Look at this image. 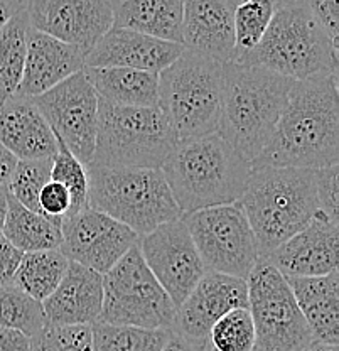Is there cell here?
Segmentation results:
<instances>
[{
	"label": "cell",
	"mask_w": 339,
	"mask_h": 351,
	"mask_svg": "<svg viewBox=\"0 0 339 351\" xmlns=\"http://www.w3.org/2000/svg\"><path fill=\"white\" fill-rule=\"evenodd\" d=\"M338 73L295 82L264 151L260 167L321 169L339 162Z\"/></svg>",
	"instance_id": "6da1fadb"
},
{
	"label": "cell",
	"mask_w": 339,
	"mask_h": 351,
	"mask_svg": "<svg viewBox=\"0 0 339 351\" xmlns=\"http://www.w3.org/2000/svg\"><path fill=\"white\" fill-rule=\"evenodd\" d=\"M182 217L238 203L251 166L220 134L179 141L160 167Z\"/></svg>",
	"instance_id": "7a4b0ae2"
},
{
	"label": "cell",
	"mask_w": 339,
	"mask_h": 351,
	"mask_svg": "<svg viewBox=\"0 0 339 351\" xmlns=\"http://www.w3.org/2000/svg\"><path fill=\"white\" fill-rule=\"evenodd\" d=\"M238 204L257 240L258 255L267 257L321 213L316 169H251Z\"/></svg>",
	"instance_id": "3957f363"
},
{
	"label": "cell",
	"mask_w": 339,
	"mask_h": 351,
	"mask_svg": "<svg viewBox=\"0 0 339 351\" xmlns=\"http://www.w3.org/2000/svg\"><path fill=\"white\" fill-rule=\"evenodd\" d=\"M294 80L258 66L223 64L218 134L251 164L264 151L286 107Z\"/></svg>",
	"instance_id": "277c9868"
},
{
	"label": "cell",
	"mask_w": 339,
	"mask_h": 351,
	"mask_svg": "<svg viewBox=\"0 0 339 351\" xmlns=\"http://www.w3.org/2000/svg\"><path fill=\"white\" fill-rule=\"evenodd\" d=\"M233 63L304 82L338 73V46L301 0H282L264 39Z\"/></svg>",
	"instance_id": "5b68a950"
},
{
	"label": "cell",
	"mask_w": 339,
	"mask_h": 351,
	"mask_svg": "<svg viewBox=\"0 0 339 351\" xmlns=\"http://www.w3.org/2000/svg\"><path fill=\"white\" fill-rule=\"evenodd\" d=\"M158 108L177 141L216 134L223 101V63L184 49L158 75Z\"/></svg>",
	"instance_id": "8992f818"
},
{
	"label": "cell",
	"mask_w": 339,
	"mask_h": 351,
	"mask_svg": "<svg viewBox=\"0 0 339 351\" xmlns=\"http://www.w3.org/2000/svg\"><path fill=\"white\" fill-rule=\"evenodd\" d=\"M86 173L88 208L108 215L138 237L182 218L160 169L90 166Z\"/></svg>",
	"instance_id": "52a82bcc"
},
{
	"label": "cell",
	"mask_w": 339,
	"mask_h": 351,
	"mask_svg": "<svg viewBox=\"0 0 339 351\" xmlns=\"http://www.w3.org/2000/svg\"><path fill=\"white\" fill-rule=\"evenodd\" d=\"M177 142L158 107H118L98 100L97 141L90 166L160 169Z\"/></svg>",
	"instance_id": "ba28073f"
},
{
	"label": "cell",
	"mask_w": 339,
	"mask_h": 351,
	"mask_svg": "<svg viewBox=\"0 0 339 351\" xmlns=\"http://www.w3.org/2000/svg\"><path fill=\"white\" fill-rule=\"evenodd\" d=\"M177 307L145 263L138 243L103 276L98 321L115 326L171 329Z\"/></svg>",
	"instance_id": "9c48e42d"
},
{
	"label": "cell",
	"mask_w": 339,
	"mask_h": 351,
	"mask_svg": "<svg viewBox=\"0 0 339 351\" xmlns=\"http://www.w3.org/2000/svg\"><path fill=\"white\" fill-rule=\"evenodd\" d=\"M255 351H301L314 341L286 277L258 258L247 277Z\"/></svg>",
	"instance_id": "30bf717a"
},
{
	"label": "cell",
	"mask_w": 339,
	"mask_h": 351,
	"mask_svg": "<svg viewBox=\"0 0 339 351\" xmlns=\"http://www.w3.org/2000/svg\"><path fill=\"white\" fill-rule=\"evenodd\" d=\"M181 219L208 272L247 280L260 255L249 219L238 203L204 208Z\"/></svg>",
	"instance_id": "8fae6325"
},
{
	"label": "cell",
	"mask_w": 339,
	"mask_h": 351,
	"mask_svg": "<svg viewBox=\"0 0 339 351\" xmlns=\"http://www.w3.org/2000/svg\"><path fill=\"white\" fill-rule=\"evenodd\" d=\"M31 100L49 123L54 137L88 167L97 141L98 95L85 69Z\"/></svg>",
	"instance_id": "7c38bea8"
},
{
	"label": "cell",
	"mask_w": 339,
	"mask_h": 351,
	"mask_svg": "<svg viewBox=\"0 0 339 351\" xmlns=\"http://www.w3.org/2000/svg\"><path fill=\"white\" fill-rule=\"evenodd\" d=\"M145 263L176 307L208 272L182 219L164 223L138 240Z\"/></svg>",
	"instance_id": "4fadbf2b"
},
{
	"label": "cell",
	"mask_w": 339,
	"mask_h": 351,
	"mask_svg": "<svg viewBox=\"0 0 339 351\" xmlns=\"http://www.w3.org/2000/svg\"><path fill=\"white\" fill-rule=\"evenodd\" d=\"M61 235L60 250L64 257L101 276L140 240L125 225L88 206L63 219Z\"/></svg>",
	"instance_id": "5bb4252c"
},
{
	"label": "cell",
	"mask_w": 339,
	"mask_h": 351,
	"mask_svg": "<svg viewBox=\"0 0 339 351\" xmlns=\"http://www.w3.org/2000/svg\"><path fill=\"white\" fill-rule=\"evenodd\" d=\"M238 307H249L247 280L206 272L186 301L177 307L171 331L199 351H213L210 343L211 328L226 313Z\"/></svg>",
	"instance_id": "9a60e30c"
},
{
	"label": "cell",
	"mask_w": 339,
	"mask_h": 351,
	"mask_svg": "<svg viewBox=\"0 0 339 351\" xmlns=\"http://www.w3.org/2000/svg\"><path fill=\"white\" fill-rule=\"evenodd\" d=\"M31 27L88 51L113 25L110 0H27Z\"/></svg>",
	"instance_id": "2e32d148"
},
{
	"label": "cell",
	"mask_w": 339,
	"mask_h": 351,
	"mask_svg": "<svg viewBox=\"0 0 339 351\" xmlns=\"http://www.w3.org/2000/svg\"><path fill=\"white\" fill-rule=\"evenodd\" d=\"M338 221L319 213L264 257L284 277H321L338 270Z\"/></svg>",
	"instance_id": "e0dca14e"
},
{
	"label": "cell",
	"mask_w": 339,
	"mask_h": 351,
	"mask_svg": "<svg viewBox=\"0 0 339 351\" xmlns=\"http://www.w3.org/2000/svg\"><path fill=\"white\" fill-rule=\"evenodd\" d=\"M182 51V44L112 27L88 51L85 68H130L159 75L181 56Z\"/></svg>",
	"instance_id": "ac0fdd59"
},
{
	"label": "cell",
	"mask_w": 339,
	"mask_h": 351,
	"mask_svg": "<svg viewBox=\"0 0 339 351\" xmlns=\"http://www.w3.org/2000/svg\"><path fill=\"white\" fill-rule=\"evenodd\" d=\"M242 0H184L182 46L220 63L231 61L235 47V9Z\"/></svg>",
	"instance_id": "d6986e66"
},
{
	"label": "cell",
	"mask_w": 339,
	"mask_h": 351,
	"mask_svg": "<svg viewBox=\"0 0 339 351\" xmlns=\"http://www.w3.org/2000/svg\"><path fill=\"white\" fill-rule=\"evenodd\" d=\"M86 53L29 25L23 80L14 95L34 98L85 69Z\"/></svg>",
	"instance_id": "ffe728a7"
},
{
	"label": "cell",
	"mask_w": 339,
	"mask_h": 351,
	"mask_svg": "<svg viewBox=\"0 0 339 351\" xmlns=\"http://www.w3.org/2000/svg\"><path fill=\"white\" fill-rule=\"evenodd\" d=\"M103 306V276L79 263L69 262L63 280L42 301L46 323L79 326L98 321Z\"/></svg>",
	"instance_id": "44dd1931"
},
{
	"label": "cell",
	"mask_w": 339,
	"mask_h": 351,
	"mask_svg": "<svg viewBox=\"0 0 339 351\" xmlns=\"http://www.w3.org/2000/svg\"><path fill=\"white\" fill-rule=\"evenodd\" d=\"M0 144L17 160L53 159L58 142L31 98L10 97L0 105Z\"/></svg>",
	"instance_id": "7402d4cb"
},
{
	"label": "cell",
	"mask_w": 339,
	"mask_h": 351,
	"mask_svg": "<svg viewBox=\"0 0 339 351\" xmlns=\"http://www.w3.org/2000/svg\"><path fill=\"white\" fill-rule=\"evenodd\" d=\"M295 302L316 341H339V276L333 270L321 277H286Z\"/></svg>",
	"instance_id": "603a6c76"
},
{
	"label": "cell",
	"mask_w": 339,
	"mask_h": 351,
	"mask_svg": "<svg viewBox=\"0 0 339 351\" xmlns=\"http://www.w3.org/2000/svg\"><path fill=\"white\" fill-rule=\"evenodd\" d=\"M184 0H110L113 29H129L182 44Z\"/></svg>",
	"instance_id": "cb8c5ba5"
},
{
	"label": "cell",
	"mask_w": 339,
	"mask_h": 351,
	"mask_svg": "<svg viewBox=\"0 0 339 351\" xmlns=\"http://www.w3.org/2000/svg\"><path fill=\"white\" fill-rule=\"evenodd\" d=\"M98 100L118 107H158V73L130 68H85Z\"/></svg>",
	"instance_id": "d4e9b609"
},
{
	"label": "cell",
	"mask_w": 339,
	"mask_h": 351,
	"mask_svg": "<svg viewBox=\"0 0 339 351\" xmlns=\"http://www.w3.org/2000/svg\"><path fill=\"white\" fill-rule=\"evenodd\" d=\"M2 237L23 254L60 250L63 241L60 221L27 210L10 195L7 196V217Z\"/></svg>",
	"instance_id": "484cf974"
},
{
	"label": "cell",
	"mask_w": 339,
	"mask_h": 351,
	"mask_svg": "<svg viewBox=\"0 0 339 351\" xmlns=\"http://www.w3.org/2000/svg\"><path fill=\"white\" fill-rule=\"evenodd\" d=\"M69 261L61 250H41L23 254L14 285L29 298L42 302L49 298L63 280Z\"/></svg>",
	"instance_id": "4316f807"
},
{
	"label": "cell",
	"mask_w": 339,
	"mask_h": 351,
	"mask_svg": "<svg viewBox=\"0 0 339 351\" xmlns=\"http://www.w3.org/2000/svg\"><path fill=\"white\" fill-rule=\"evenodd\" d=\"M27 12L21 10L0 31V98L14 97L23 80L27 53Z\"/></svg>",
	"instance_id": "83f0119b"
},
{
	"label": "cell",
	"mask_w": 339,
	"mask_h": 351,
	"mask_svg": "<svg viewBox=\"0 0 339 351\" xmlns=\"http://www.w3.org/2000/svg\"><path fill=\"white\" fill-rule=\"evenodd\" d=\"M171 329H144L95 321L91 324V351H160Z\"/></svg>",
	"instance_id": "f1b7e54d"
},
{
	"label": "cell",
	"mask_w": 339,
	"mask_h": 351,
	"mask_svg": "<svg viewBox=\"0 0 339 351\" xmlns=\"http://www.w3.org/2000/svg\"><path fill=\"white\" fill-rule=\"evenodd\" d=\"M282 0H242L235 9V47L231 61L240 60L250 53L264 39L273 19L277 7Z\"/></svg>",
	"instance_id": "f546056e"
},
{
	"label": "cell",
	"mask_w": 339,
	"mask_h": 351,
	"mask_svg": "<svg viewBox=\"0 0 339 351\" xmlns=\"http://www.w3.org/2000/svg\"><path fill=\"white\" fill-rule=\"evenodd\" d=\"M46 324L42 302L29 298L16 285H0V328L16 329L31 338Z\"/></svg>",
	"instance_id": "4dcf8cb0"
},
{
	"label": "cell",
	"mask_w": 339,
	"mask_h": 351,
	"mask_svg": "<svg viewBox=\"0 0 339 351\" xmlns=\"http://www.w3.org/2000/svg\"><path fill=\"white\" fill-rule=\"evenodd\" d=\"M213 351H255V326L249 307H238L216 321L210 332Z\"/></svg>",
	"instance_id": "1f68e13d"
},
{
	"label": "cell",
	"mask_w": 339,
	"mask_h": 351,
	"mask_svg": "<svg viewBox=\"0 0 339 351\" xmlns=\"http://www.w3.org/2000/svg\"><path fill=\"white\" fill-rule=\"evenodd\" d=\"M53 159L17 160V166L5 184L7 193L31 211H39L41 189L51 181Z\"/></svg>",
	"instance_id": "d6a6232c"
},
{
	"label": "cell",
	"mask_w": 339,
	"mask_h": 351,
	"mask_svg": "<svg viewBox=\"0 0 339 351\" xmlns=\"http://www.w3.org/2000/svg\"><path fill=\"white\" fill-rule=\"evenodd\" d=\"M58 151L54 154L53 162H51V181H56L63 184L71 195V210L68 217H73L78 211L85 210L86 197H88V173L86 166H83L66 145L58 141Z\"/></svg>",
	"instance_id": "836d02e7"
},
{
	"label": "cell",
	"mask_w": 339,
	"mask_h": 351,
	"mask_svg": "<svg viewBox=\"0 0 339 351\" xmlns=\"http://www.w3.org/2000/svg\"><path fill=\"white\" fill-rule=\"evenodd\" d=\"M29 351H91V324L56 326L46 323L29 338Z\"/></svg>",
	"instance_id": "e575fe53"
},
{
	"label": "cell",
	"mask_w": 339,
	"mask_h": 351,
	"mask_svg": "<svg viewBox=\"0 0 339 351\" xmlns=\"http://www.w3.org/2000/svg\"><path fill=\"white\" fill-rule=\"evenodd\" d=\"M339 167L327 166L316 169V186H317V199H319L321 213L327 218L338 221L339 217Z\"/></svg>",
	"instance_id": "d590c367"
},
{
	"label": "cell",
	"mask_w": 339,
	"mask_h": 351,
	"mask_svg": "<svg viewBox=\"0 0 339 351\" xmlns=\"http://www.w3.org/2000/svg\"><path fill=\"white\" fill-rule=\"evenodd\" d=\"M71 210V195L63 184L49 181L39 195V211L54 221L63 223Z\"/></svg>",
	"instance_id": "8d00e7d4"
},
{
	"label": "cell",
	"mask_w": 339,
	"mask_h": 351,
	"mask_svg": "<svg viewBox=\"0 0 339 351\" xmlns=\"http://www.w3.org/2000/svg\"><path fill=\"white\" fill-rule=\"evenodd\" d=\"M317 22L323 25L329 39L338 46V31H339V0H301Z\"/></svg>",
	"instance_id": "74e56055"
},
{
	"label": "cell",
	"mask_w": 339,
	"mask_h": 351,
	"mask_svg": "<svg viewBox=\"0 0 339 351\" xmlns=\"http://www.w3.org/2000/svg\"><path fill=\"white\" fill-rule=\"evenodd\" d=\"M21 258H23V252L17 250L2 237L0 239V285H10L14 282Z\"/></svg>",
	"instance_id": "f35d334b"
},
{
	"label": "cell",
	"mask_w": 339,
	"mask_h": 351,
	"mask_svg": "<svg viewBox=\"0 0 339 351\" xmlns=\"http://www.w3.org/2000/svg\"><path fill=\"white\" fill-rule=\"evenodd\" d=\"M0 351H29V338L16 329L0 328Z\"/></svg>",
	"instance_id": "ab89813d"
},
{
	"label": "cell",
	"mask_w": 339,
	"mask_h": 351,
	"mask_svg": "<svg viewBox=\"0 0 339 351\" xmlns=\"http://www.w3.org/2000/svg\"><path fill=\"white\" fill-rule=\"evenodd\" d=\"M17 166V157L10 154L0 144V186H5L9 182L10 176Z\"/></svg>",
	"instance_id": "60d3db41"
},
{
	"label": "cell",
	"mask_w": 339,
	"mask_h": 351,
	"mask_svg": "<svg viewBox=\"0 0 339 351\" xmlns=\"http://www.w3.org/2000/svg\"><path fill=\"white\" fill-rule=\"evenodd\" d=\"M25 9V0H0V31L16 14Z\"/></svg>",
	"instance_id": "b9f144b4"
},
{
	"label": "cell",
	"mask_w": 339,
	"mask_h": 351,
	"mask_svg": "<svg viewBox=\"0 0 339 351\" xmlns=\"http://www.w3.org/2000/svg\"><path fill=\"white\" fill-rule=\"evenodd\" d=\"M160 351H199V350L196 348V346H192L189 341H186L184 338H181L179 335H176L174 331H171L166 345H164V348Z\"/></svg>",
	"instance_id": "7bdbcfd3"
},
{
	"label": "cell",
	"mask_w": 339,
	"mask_h": 351,
	"mask_svg": "<svg viewBox=\"0 0 339 351\" xmlns=\"http://www.w3.org/2000/svg\"><path fill=\"white\" fill-rule=\"evenodd\" d=\"M7 193L5 186H0V239H2L3 233V223H5V217H7Z\"/></svg>",
	"instance_id": "ee69618b"
},
{
	"label": "cell",
	"mask_w": 339,
	"mask_h": 351,
	"mask_svg": "<svg viewBox=\"0 0 339 351\" xmlns=\"http://www.w3.org/2000/svg\"><path fill=\"white\" fill-rule=\"evenodd\" d=\"M301 351H339L336 345H326V343H321V341H312L311 345L305 346L304 350Z\"/></svg>",
	"instance_id": "f6af8a7d"
},
{
	"label": "cell",
	"mask_w": 339,
	"mask_h": 351,
	"mask_svg": "<svg viewBox=\"0 0 339 351\" xmlns=\"http://www.w3.org/2000/svg\"><path fill=\"white\" fill-rule=\"evenodd\" d=\"M0 105H2V98H0Z\"/></svg>",
	"instance_id": "bcb514c9"
},
{
	"label": "cell",
	"mask_w": 339,
	"mask_h": 351,
	"mask_svg": "<svg viewBox=\"0 0 339 351\" xmlns=\"http://www.w3.org/2000/svg\"><path fill=\"white\" fill-rule=\"evenodd\" d=\"M25 2H27V0H25Z\"/></svg>",
	"instance_id": "7dc6e473"
}]
</instances>
